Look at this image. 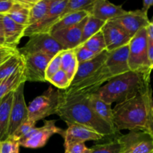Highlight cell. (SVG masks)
<instances>
[{"mask_svg": "<svg viewBox=\"0 0 153 153\" xmlns=\"http://www.w3.org/2000/svg\"><path fill=\"white\" fill-rule=\"evenodd\" d=\"M24 87L22 83L13 92V99L10 110V122H9L7 135L10 136L15 132L18 127L28 119V106L25 104L24 97Z\"/></svg>", "mask_w": 153, "mask_h": 153, "instance_id": "7c38bea8", "label": "cell"}, {"mask_svg": "<svg viewBox=\"0 0 153 153\" xmlns=\"http://www.w3.org/2000/svg\"><path fill=\"white\" fill-rule=\"evenodd\" d=\"M56 120H45L43 126L35 127L19 140L20 146L28 149H38L44 146L52 135H62L64 130L55 125Z\"/></svg>", "mask_w": 153, "mask_h": 153, "instance_id": "ba28073f", "label": "cell"}, {"mask_svg": "<svg viewBox=\"0 0 153 153\" xmlns=\"http://www.w3.org/2000/svg\"><path fill=\"white\" fill-rule=\"evenodd\" d=\"M64 153H90L91 149L85 146V143H78L64 148Z\"/></svg>", "mask_w": 153, "mask_h": 153, "instance_id": "74e56055", "label": "cell"}, {"mask_svg": "<svg viewBox=\"0 0 153 153\" xmlns=\"http://www.w3.org/2000/svg\"><path fill=\"white\" fill-rule=\"evenodd\" d=\"M148 37L146 28L140 29L129 43L128 67L130 71L151 74L152 70L148 58Z\"/></svg>", "mask_w": 153, "mask_h": 153, "instance_id": "277c9868", "label": "cell"}, {"mask_svg": "<svg viewBox=\"0 0 153 153\" xmlns=\"http://www.w3.org/2000/svg\"><path fill=\"white\" fill-rule=\"evenodd\" d=\"M30 9L22 4L21 0H14L13 6L6 15L16 23L28 27Z\"/></svg>", "mask_w": 153, "mask_h": 153, "instance_id": "d4e9b609", "label": "cell"}, {"mask_svg": "<svg viewBox=\"0 0 153 153\" xmlns=\"http://www.w3.org/2000/svg\"><path fill=\"white\" fill-rule=\"evenodd\" d=\"M81 46H85V48L96 54H100L102 51L105 50L106 45L102 31H100L98 33L92 36Z\"/></svg>", "mask_w": 153, "mask_h": 153, "instance_id": "4dcf8cb0", "label": "cell"}, {"mask_svg": "<svg viewBox=\"0 0 153 153\" xmlns=\"http://www.w3.org/2000/svg\"><path fill=\"white\" fill-rule=\"evenodd\" d=\"M61 52H59L55 56L52 57L48 64L46 70V81L48 82L52 76L58 71L61 70Z\"/></svg>", "mask_w": 153, "mask_h": 153, "instance_id": "e575fe53", "label": "cell"}, {"mask_svg": "<svg viewBox=\"0 0 153 153\" xmlns=\"http://www.w3.org/2000/svg\"><path fill=\"white\" fill-rule=\"evenodd\" d=\"M95 0H67V4L63 10L59 19L70 13L80 11L91 13Z\"/></svg>", "mask_w": 153, "mask_h": 153, "instance_id": "83f0119b", "label": "cell"}, {"mask_svg": "<svg viewBox=\"0 0 153 153\" xmlns=\"http://www.w3.org/2000/svg\"><path fill=\"white\" fill-rule=\"evenodd\" d=\"M88 15H89V13L86 11H80L77 12V13L66 15V16H63V17H61V19L57 21L56 23L51 28L49 34L58 31V30L64 29V28L74 26V25H77L78 23L82 22Z\"/></svg>", "mask_w": 153, "mask_h": 153, "instance_id": "484cf974", "label": "cell"}, {"mask_svg": "<svg viewBox=\"0 0 153 153\" xmlns=\"http://www.w3.org/2000/svg\"><path fill=\"white\" fill-rule=\"evenodd\" d=\"M61 91L55 90L52 86L42 95L34 98L28 106V118L34 123L56 114L60 104Z\"/></svg>", "mask_w": 153, "mask_h": 153, "instance_id": "5b68a950", "label": "cell"}, {"mask_svg": "<svg viewBox=\"0 0 153 153\" xmlns=\"http://www.w3.org/2000/svg\"><path fill=\"white\" fill-rule=\"evenodd\" d=\"M121 146V153H152L153 136L149 133L133 130L117 137Z\"/></svg>", "mask_w": 153, "mask_h": 153, "instance_id": "52a82bcc", "label": "cell"}, {"mask_svg": "<svg viewBox=\"0 0 153 153\" xmlns=\"http://www.w3.org/2000/svg\"><path fill=\"white\" fill-rule=\"evenodd\" d=\"M150 75L128 71L112 78L94 94L111 105L122 102L147 90L151 86Z\"/></svg>", "mask_w": 153, "mask_h": 153, "instance_id": "3957f363", "label": "cell"}, {"mask_svg": "<svg viewBox=\"0 0 153 153\" xmlns=\"http://www.w3.org/2000/svg\"><path fill=\"white\" fill-rule=\"evenodd\" d=\"M13 92H10L0 100V141H3L8 137L7 131L13 102Z\"/></svg>", "mask_w": 153, "mask_h": 153, "instance_id": "44dd1931", "label": "cell"}, {"mask_svg": "<svg viewBox=\"0 0 153 153\" xmlns=\"http://www.w3.org/2000/svg\"><path fill=\"white\" fill-rule=\"evenodd\" d=\"M0 46H1V45H0Z\"/></svg>", "mask_w": 153, "mask_h": 153, "instance_id": "681fc988", "label": "cell"}, {"mask_svg": "<svg viewBox=\"0 0 153 153\" xmlns=\"http://www.w3.org/2000/svg\"><path fill=\"white\" fill-rule=\"evenodd\" d=\"M151 114H152V116L153 117V100H152V108H151Z\"/></svg>", "mask_w": 153, "mask_h": 153, "instance_id": "7bdbcfd3", "label": "cell"}, {"mask_svg": "<svg viewBox=\"0 0 153 153\" xmlns=\"http://www.w3.org/2000/svg\"><path fill=\"white\" fill-rule=\"evenodd\" d=\"M128 52L129 43L109 52L105 64L112 78L130 71L128 67Z\"/></svg>", "mask_w": 153, "mask_h": 153, "instance_id": "e0dca14e", "label": "cell"}, {"mask_svg": "<svg viewBox=\"0 0 153 153\" xmlns=\"http://www.w3.org/2000/svg\"><path fill=\"white\" fill-rule=\"evenodd\" d=\"M75 51H76V58H77L79 64L90 61L98 55V54L91 52V50H89L83 46H79L76 47L75 49Z\"/></svg>", "mask_w": 153, "mask_h": 153, "instance_id": "d590c367", "label": "cell"}, {"mask_svg": "<svg viewBox=\"0 0 153 153\" xmlns=\"http://www.w3.org/2000/svg\"><path fill=\"white\" fill-rule=\"evenodd\" d=\"M35 125L36 123L33 122V121L28 119L18 127L17 129L15 131V132L12 135L16 137L19 140H20L21 138L25 137L29 131H31L33 128H35Z\"/></svg>", "mask_w": 153, "mask_h": 153, "instance_id": "8d00e7d4", "label": "cell"}, {"mask_svg": "<svg viewBox=\"0 0 153 153\" xmlns=\"http://www.w3.org/2000/svg\"><path fill=\"white\" fill-rule=\"evenodd\" d=\"M152 71H153V68H152Z\"/></svg>", "mask_w": 153, "mask_h": 153, "instance_id": "c3c4849f", "label": "cell"}, {"mask_svg": "<svg viewBox=\"0 0 153 153\" xmlns=\"http://www.w3.org/2000/svg\"><path fill=\"white\" fill-rule=\"evenodd\" d=\"M101 31L105 42L106 49L108 52L128 44L131 40L126 31L113 20L106 22Z\"/></svg>", "mask_w": 153, "mask_h": 153, "instance_id": "5bb4252c", "label": "cell"}, {"mask_svg": "<svg viewBox=\"0 0 153 153\" xmlns=\"http://www.w3.org/2000/svg\"><path fill=\"white\" fill-rule=\"evenodd\" d=\"M152 6H153V5H152ZM152 21H153V16H152Z\"/></svg>", "mask_w": 153, "mask_h": 153, "instance_id": "bcb514c9", "label": "cell"}, {"mask_svg": "<svg viewBox=\"0 0 153 153\" xmlns=\"http://www.w3.org/2000/svg\"><path fill=\"white\" fill-rule=\"evenodd\" d=\"M1 46H0V47H1Z\"/></svg>", "mask_w": 153, "mask_h": 153, "instance_id": "7dc6e473", "label": "cell"}, {"mask_svg": "<svg viewBox=\"0 0 153 153\" xmlns=\"http://www.w3.org/2000/svg\"><path fill=\"white\" fill-rule=\"evenodd\" d=\"M148 58H149V64H150L152 70L153 68V41L148 39Z\"/></svg>", "mask_w": 153, "mask_h": 153, "instance_id": "ab89813d", "label": "cell"}, {"mask_svg": "<svg viewBox=\"0 0 153 153\" xmlns=\"http://www.w3.org/2000/svg\"><path fill=\"white\" fill-rule=\"evenodd\" d=\"M0 45H1V46H2V45H1V43H0Z\"/></svg>", "mask_w": 153, "mask_h": 153, "instance_id": "f6af8a7d", "label": "cell"}, {"mask_svg": "<svg viewBox=\"0 0 153 153\" xmlns=\"http://www.w3.org/2000/svg\"><path fill=\"white\" fill-rule=\"evenodd\" d=\"M0 153H1V141H0Z\"/></svg>", "mask_w": 153, "mask_h": 153, "instance_id": "ee69618b", "label": "cell"}, {"mask_svg": "<svg viewBox=\"0 0 153 153\" xmlns=\"http://www.w3.org/2000/svg\"><path fill=\"white\" fill-rule=\"evenodd\" d=\"M122 5L111 3L107 0H95L90 15L106 22L126 13Z\"/></svg>", "mask_w": 153, "mask_h": 153, "instance_id": "d6986e66", "label": "cell"}, {"mask_svg": "<svg viewBox=\"0 0 153 153\" xmlns=\"http://www.w3.org/2000/svg\"><path fill=\"white\" fill-rule=\"evenodd\" d=\"M88 16L74 26L58 30L55 32L51 33L50 34L62 46L64 50L76 49L80 45L82 31Z\"/></svg>", "mask_w": 153, "mask_h": 153, "instance_id": "9a60e30c", "label": "cell"}, {"mask_svg": "<svg viewBox=\"0 0 153 153\" xmlns=\"http://www.w3.org/2000/svg\"><path fill=\"white\" fill-rule=\"evenodd\" d=\"M4 15L0 14V43L2 46H4V30H3L2 19Z\"/></svg>", "mask_w": 153, "mask_h": 153, "instance_id": "b9f144b4", "label": "cell"}, {"mask_svg": "<svg viewBox=\"0 0 153 153\" xmlns=\"http://www.w3.org/2000/svg\"><path fill=\"white\" fill-rule=\"evenodd\" d=\"M48 82L60 89V91H64L67 89L71 84V81L68 78L67 73L63 70H60L59 71L57 72L49 79Z\"/></svg>", "mask_w": 153, "mask_h": 153, "instance_id": "d6a6232c", "label": "cell"}, {"mask_svg": "<svg viewBox=\"0 0 153 153\" xmlns=\"http://www.w3.org/2000/svg\"><path fill=\"white\" fill-rule=\"evenodd\" d=\"M64 148L78 143H85L88 140H100L104 138L97 131L80 125H70L64 130L62 135Z\"/></svg>", "mask_w": 153, "mask_h": 153, "instance_id": "2e32d148", "label": "cell"}, {"mask_svg": "<svg viewBox=\"0 0 153 153\" xmlns=\"http://www.w3.org/2000/svg\"><path fill=\"white\" fill-rule=\"evenodd\" d=\"M90 149V153H121L120 143L117 138L108 143L97 144Z\"/></svg>", "mask_w": 153, "mask_h": 153, "instance_id": "1f68e13d", "label": "cell"}, {"mask_svg": "<svg viewBox=\"0 0 153 153\" xmlns=\"http://www.w3.org/2000/svg\"><path fill=\"white\" fill-rule=\"evenodd\" d=\"M89 102L97 116L111 126L114 128L113 123V108H111V105L105 102L95 94L89 95Z\"/></svg>", "mask_w": 153, "mask_h": 153, "instance_id": "7402d4cb", "label": "cell"}, {"mask_svg": "<svg viewBox=\"0 0 153 153\" xmlns=\"http://www.w3.org/2000/svg\"><path fill=\"white\" fill-rule=\"evenodd\" d=\"M111 79V75L108 70L105 64H104L98 71L88 79H85L78 85L70 86L67 89L62 91L67 94L91 95L97 92L102 86L103 84L106 83Z\"/></svg>", "mask_w": 153, "mask_h": 153, "instance_id": "9c48e42d", "label": "cell"}, {"mask_svg": "<svg viewBox=\"0 0 153 153\" xmlns=\"http://www.w3.org/2000/svg\"><path fill=\"white\" fill-rule=\"evenodd\" d=\"M51 58L43 54H30L23 56L26 82H46V70Z\"/></svg>", "mask_w": 153, "mask_h": 153, "instance_id": "8fae6325", "label": "cell"}, {"mask_svg": "<svg viewBox=\"0 0 153 153\" xmlns=\"http://www.w3.org/2000/svg\"><path fill=\"white\" fill-rule=\"evenodd\" d=\"M112 20L119 24L131 38L140 29L146 28L150 22L148 18V13L143 11L141 9L126 10L125 13Z\"/></svg>", "mask_w": 153, "mask_h": 153, "instance_id": "4fadbf2b", "label": "cell"}, {"mask_svg": "<svg viewBox=\"0 0 153 153\" xmlns=\"http://www.w3.org/2000/svg\"><path fill=\"white\" fill-rule=\"evenodd\" d=\"M108 54L109 52L107 49H105L98 54L93 59L79 64L77 71L70 86L78 85L85 79L94 75L97 71H98L105 64L108 56Z\"/></svg>", "mask_w": 153, "mask_h": 153, "instance_id": "ac0fdd59", "label": "cell"}, {"mask_svg": "<svg viewBox=\"0 0 153 153\" xmlns=\"http://www.w3.org/2000/svg\"><path fill=\"white\" fill-rule=\"evenodd\" d=\"M67 0H52L49 9L44 17L38 22L26 28L24 37H28L40 33H49L52 27L59 19Z\"/></svg>", "mask_w": 153, "mask_h": 153, "instance_id": "30bf717a", "label": "cell"}, {"mask_svg": "<svg viewBox=\"0 0 153 153\" xmlns=\"http://www.w3.org/2000/svg\"><path fill=\"white\" fill-rule=\"evenodd\" d=\"M28 40L21 49H18L22 55L30 54H43L47 56H55L64 49L49 33H40L30 36Z\"/></svg>", "mask_w": 153, "mask_h": 153, "instance_id": "8992f818", "label": "cell"}, {"mask_svg": "<svg viewBox=\"0 0 153 153\" xmlns=\"http://www.w3.org/2000/svg\"><path fill=\"white\" fill-rule=\"evenodd\" d=\"M152 90L140 93L135 97L117 103L113 108V123L115 129L139 130L153 136V117L151 114Z\"/></svg>", "mask_w": 153, "mask_h": 153, "instance_id": "6da1fadb", "label": "cell"}, {"mask_svg": "<svg viewBox=\"0 0 153 153\" xmlns=\"http://www.w3.org/2000/svg\"><path fill=\"white\" fill-rule=\"evenodd\" d=\"M79 63L76 58L75 49L63 50L61 52V70L67 73L71 82L76 75Z\"/></svg>", "mask_w": 153, "mask_h": 153, "instance_id": "cb8c5ba5", "label": "cell"}, {"mask_svg": "<svg viewBox=\"0 0 153 153\" xmlns=\"http://www.w3.org/2000/svg\"><path fill=\"white\" fill-rule=\"evenodd\" d=\"M52 0H37L30 9L28 26L38 22L48 12Z\"/></svg>", "mask_w": 153, "mask_h": 153, "instance_id": "f1b7e54d", "label": "cell"}, {"mask_svg": "<svg viewBox=\"0 0 153 153\" xmlns=\"http://www.w3.org/2000/svg\"><path fill=\"white\" fill-rule=\"evenodd\" d=\"M14 0H0V14L5 15L13 6Z\"/></svg>", "mask_w": 153, "mask_h": 153, "instance_id": "f35d334b", "label": "cell"}, {"mask_svg": "<svg viewBox=\"0 0 153 153\" xmlns=\"http://www.w3.org/2000/svg\"><path fill=\"white\" fill-rule=\"evenodd\" d=\"M105 23V22H103V21L97 19V18L94 17L91 15H88V19H87L85 26L83 28V31H82V40H81V43L79 46L83 44L88 39L91 38L92 36H94V34L101 31Z\"/></svg>", "mask_w": 153, "mask_h": 153, "instance_id": "f546056e", "label": "cell"}, {"mask_svg": "<svg viewBox=\"0 0 153 153\" xmlns=\"http://www.w3.org/2000/svg\"><path fill=\"white\" fill-rule=\"evenodd\" d=\"M146 34H147V37L149 40L153 41V21H150L149 25L146 28Z\"/></svg>", "mask_w": 153, "mask_h": 153, "instance_id": "60d3db41", "label": "cell"}, {"mask_svg": "<svg viewBox=\"0 0 153 153\" xmlns=\"http://www.w3.org/2000/svg\"><path fill=\"white\" fill-rule=\"evenodd\" d=\"M25 82L24 64H22L14 73L0 81V100L10 92H13L21 84Z\"/></svg>", "mask_w": 153, "mask_h": 153, "instance_id": "603a6c76", "label": "cell"}, {"mask_svg": "<svg viewBox=\"0 0 153 153\" xmlns=\"http://www.w3.org/2000/svg\"><path fill=\"white\" fill-rule=\"evenodd\" d=\"M152 153H153V152H152Z\"/></svg>", "mask_w": 153, "mask_h": 153, "instance_id": "f907efd6", "label": "cell"}, {"mask_svg": "<svg viewBox=\"0 0 153 153\" xmlns=\"http://www.w3.org/2000/svg\"><path fill=\"white\" fill-rule=\"evenodd\" d=\"M19 140L13 135L8 136L1 141V153H19Z\"/></svg>", "mask_w": 153, "mask_h": 153, "instance_id": "836d02e7", "label": "cell"}, {"mask_svg": "<svg viewBox=\"0 0 153 153\" xmlns=\"http://www.w3.org/2000/svg\"><path fill=\"white\" fill-rule=\"evenodd\" d=\"M2 24L4 30V46L12 49H17V45L24 37L27 27L16 23L6 14L3 16Z\"/></svg>", "mask_w": 153, "mask_h": 153, "instance_id": "ffe728a7", "label": "cell"}, {"mask_svg": "<svg viewBox=\"0 0 153 153\" xmlns=\"http://www.w3.org/2000/svg\"><path fill=\"white\" fill-rule=\"evenodd\" d=\"M56 114L67 126H83L105 137H111L119 133L94 111L89 102V95L67 94L61 91V101Z\"/></svg>", "mask_w": 153, "mask_h": 153, "instance_id": "7a4b0ae2", "label": "cell"}, {"mask_svg": "<svg viewBox=\"0 0 153 153\" xmlns=\"http://www.w3.org/2000/svg\"><path fill=\"white\" fill-rule=\"evenodd\" d=\"M22 64L23 56L18 51L0 65V81L14 73Z\"/></svg>", "mask_w": 153, "mask_h": 153, "instance_id": "4316f807", "label": "cell"}]
</instances>
